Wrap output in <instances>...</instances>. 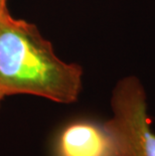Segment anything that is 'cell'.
<instances>
[{"instance_id": "5", "label": "cell", "mask_w": 155, "mask_h": 156, "mask_svg": "<svg viewBox=\"0 0 155 156\" xmlns=\"http://www.w3.org/2000/svg\"><path fill=\"white\" fill-rule=\"evenodd\" d=\"M4 98H5V96H4V94H3V93H2L1 89H0V103H1V101H2Z\"/></svg>"}, {"instance_id": "2", "label": "cell", "mask_w": 155, "mask_h": 156, "mask_svg": "<svg viewBox=\"0 0 155 156\" xmlns=\"http://www.w3.org/2000/svg\"><path fill=\"white\" fill-rule=\"evenodd\" d=\"M110 105L112 116L104 125L112 139V156H155V133L140 79H120L112 90Z\"/></svg>"}, {"instance_id": "1", "label": "cell", "mask_w": 155, "mask_h": 156, "mask_svg": "<svg viewBox=\"0 0 155 156\" xmlns=\"http://www.w3.org/2000/svg\"><path fill=\"white\" fill-rule=\"evenodd\" d=\"M83 68L55 55L34 24L0 16V89L4 96L33 95L60 104L78 101Z\"/></svg>"}, {"instance_id": "4", "label": "cell", "mask_w": 155, "mask_h": 156, "mask_svg": "<svg viewBox=\"0 0 155 156\" xmlns=\"http://www.w3.org/2000/svg\"><path fill=\"white\" fill-rule=\"evenodd\" d=\"M6 3H7V0H0V16H1L6 10H8Z\"/></svg>"}, {"instance_id": "3", "label": "cell", "mask_w": 155, "mask_h": 156, "mask_svg": "<svg viewBox=\"0 0 155 156\" xmlns=\"http://www.w3.org/2000/svg\"><path fill=\"white\" fill-rule=\"evenodd\" d=\"M111 136L104 123L90 119L72 121L58 132L55 156H112Z\"/></svg>"}]
</instances>
